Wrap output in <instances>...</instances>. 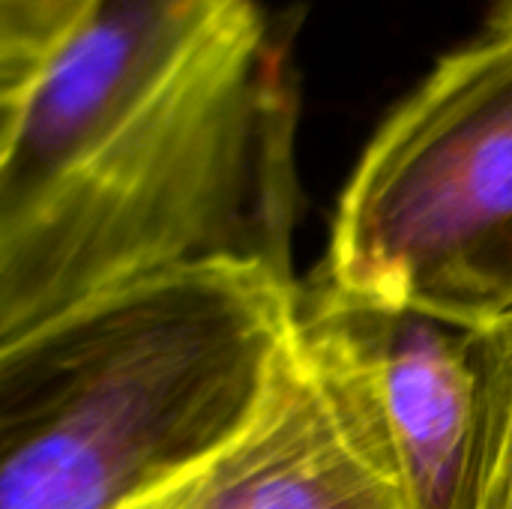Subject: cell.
I'll list each match as a JSON object with an SVG mask.
<instances>
[{
	"instance_id": "obj_1",
	"label": "cell",
	"mask_w": 512,
	"mask_h": 509,
	"mask_svg": "<svg viewBox=\"0 0 512 509\" xmlns=\"http://www.w3.org/2000/svg\"><path fill=\"white\" fill-rule=\"evenodd\" d=\"M297 84L258 0L54 162L0 174V345L207 261L291 270Z\"/></svg>"
},
{
	"instance_id": "obj_2",
	"label": "cell",
	"mask_w": 512,
	"mask_h": 509,
	"mask_svg": "<svg viewBox=\"0 0 512 509\" xmlns=\"http://www.w3.org/2000/svg\"><path fill=\"white\" fill-rule=\"evenodd\" d=\"M267 261L147 279L0 345V509H120L231 441L297 339Z\"/></svg>"
},
{
	"instance_id": "obj_3",
	"label": "cell",
	"mask_w": 512,
	"mask_h": 509,
	"mask_svg": "<svg viewBox=\"0 0 512 509\" xmlns=\"http://www.w3.org/2000/svg\"><path fill=\"white\" fill-rule=\"evenodd\" d=\"M312 288L486 330L512 312V3L381 123Z\"/></svg>"
},
{
	"instance_id": "obj_4",
	"label": "cell",
	"mask_w": 512,
	"mask_h": 509,
	"mask_svg": "<svg viewBox=\"0 0 512 509\" xmlns=\"http://www.w3.org/2000/svg\"><path fill=\"white\" fill-rule=\"evenodd\" d=\"M297 351L405 509H471L486 348L432 315L300 291Z\"/></svg>"
},
{
	"instance_id": "obj_5",
	"label": "cell",
	"mask_w": 512,
	"mask_h": 509,
	"mask_svg": "<svg viewBox=\"0 0 512 509\" xmlns=\"http://www.w3.org/2000/svg\"><path fill=\"white\" fill-rule=\"evenodd\" d=\"M120 509H405L351 441L297 339L264 408L231 441Z\"/></svg>"
},
{
	"instance_id": "obj_6",
	"label": "cell",
	"mask_w": 512,
	"mask_h": 509,
	"mask_svg": "<svg viewBox=\"0 0 512 509\" xmlns=\"http://www.w3.org/2000/svg\"><path fill=\"white\" fill-rule=\"evenodd\" d=\"M240 0H90L24 84L0 174L36 171L165 81Z\"/></svg>"
},
{
	"instance_id": "obj_7",
	"label": "cell",
	"mask_w": 512,
	"mask_h": 509,
	"mask_svg": "<svg viewBox=\"0 0 512 509\" xmlns=\"http://www.w3.org/2000/svg\"><path fill=\"white\" fill-rule=\"evenodd\" d=\"M480 333L486 390L471 509H512V312Z\"/></svg>"
},
{
	"instance_id": "obj_8",
	"label": "cell",
	"mask_w": 512,
	"mask_h": 509,
	"mask_svg": "<svg viewBox=\"0 0 512 509\" xmlns=\"http://www.w3.org/2000/svg\"><path fill=\"white\" fill-rule=\"evenodd\" d=\"M90 0H0V87L27 84L66 42Z\"/></svg>"
},
{
	"instance_id": "obj_9",
	"label": "cell",
	"mask_w": 512,
	"mask_h": 509,
	"mask_svg": "<svg viewBox=\"0 0 512 509\" xmlns=\"http://www.w3.org/2000/svg\"><path fill=\"white\" fill-rule=\"evenodd\" d=\"M21 90L24 84L18 87H0V153L15 129V117H18V108H21Z\"/></svg>"
}]
</instances>
